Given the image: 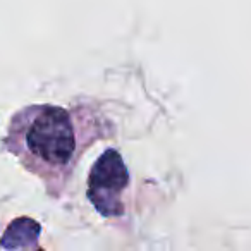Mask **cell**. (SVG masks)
<instances>
[{"label":"cell","mask_w":251,"mask_h":251,"mask_svg":"<svg viewBox=\"0 0 251 251\" xmlns=\"http://www.w3.org/2000/svg\"><path fill=\"white\" fill-rule=\"evenodd\" d=\"M97 136L100 131L90 112L29 105L12 117L7 145L28 171L45 181L52 195H59L79 155Z\"/></svg>","instance_id":"1"},{"label":"cell","mask_w":251,"mask_h":251,"mask_svg":"<svg viewBox=\"0 0 251 251\" xmlns=\"http://www.w3.org/2000/svg\"><path fill=\"white\" fill-rule=\"evenodd\" d=\"M129 184V171L121 153L114 148L105 150L93 164L88 179V198L103 217L124 212L122 193Z\"/></svg>","instance_id":"2"}]
</instances>
